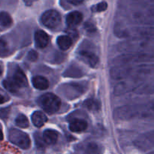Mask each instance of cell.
Masks as SVG:
<instances>
[{"instance_id": "cell-3", "label": "cell", "mask_w": 154, "mask_h": 154, "mask_svg": "<svg viewBox=\"0 0 154 154\" xmlns=\"http://www.w3.org/2000/svg\"><path fill=\"white\" fill-rule=\"evenodd\" d=\"M154 49V39L148 38L134 37L117 45V50L123 54L146 52Z\"/></svg>"}, {"instance_id": "cell-4", "label": "cell", "mask_w": 154, "mask_h": 154, "mask_svg": "<svg viewBox=\"0 0 154 154\" xmlns=\"http://www.w3.org/2000/svg\"><path fill=\"white\" fill-rule=\"evenodd\" d=\"M153 62L154 52L146 51V52L123 54L116 57L113 63L116 66H120V65L128 64H145V63H153Z\"/></svg>"}, {"instance_id": "cell-17", "label": "cell", "mask_w": 154, "mask_h": 154, "mask_svg": "<svg viewBox=\"0 0 154 154\" xmlns=\"http://www.w3.org/2000/svg\"><path fill=\"white\" fill-rule=\"evenodd\" d=\"M70 131L73 132H84L87 128V123L84 120L75 119L70 123L69 126Z\"/></svg>"}, {"instance_id": "cell-36", "label": "cell", "mask_w": 154, "mask_h": 154, "mask_svg": "<svg viewBox=\"0 0 154 154\" xmlns=\"http://www.w3.org/2000/svg\"><path fill=\"white\" fill-rule=\"evenodd\" d=\"M2 73H3V68L2 66V65L0 64V76L2 75Z\"/></svg>"}, {"instance_id": "cell-14", "label": "cell", "mask_w": 154, "mask_h": 154, "mask_svg": "<svg viewBox=\"0 0 154 154\" xmlns=\"http://www.w3.org/2000/svg\"><path fill=\"white\" fill-rule=\"evenodd\" d=\"M132 92L139 95L154 94V81H140L136 84Z\"/></svg>"}, {"instance_id": "cell-21", "label": "cell", "mask_w": 154, "mask_h": 154, "mask_svg": "<svg viewBox=\"0 0 154 154\" xmlns=\"http://www.w3.org/2000/svg\"><path fill=\"white\" fill-rule=\"evenodd\" d=\"M13 23L11 17L5 11L0 12V30H4L11 26Z\"/></svg>"}, {"instance_id": "cell-24", "label": "cell", "mask_w": 154, "mask_h": 154, "mask_svg": "<svg viewBox=\"0 0 154 154\" xmlns=\"http://www.w3.org/2000/svg\"><path fill=\"white\" fill-rule=\"evenodd\" d=\"M11 54L10 46L8 45V42L6 40L5 38H0V57H8Z\"/></svg>"}, {"instance_id": "cell-7", "label": "cell", "mask_w": 154, "mask_h": 154, "mask_svg": "<svg viewBox=\"0 0 154 154\" xmlns=\"http://www.w3.org/2000/svg\"><path fill=\"white\" fill-rule=\"evenodd\" d=\"M39 105L48 114H54L60 110L61 100L53 93H45L38 99Z\"/></svg>"}, {"instance_id": "cell-10", "label": "cell", "mask_w": 154, "mask_h": 154, "mask_svg": "<svg viewBox=\"0 0 154 154\" xmlns=\"http://www.w3.org/2000/svg\"><path fill=\"white\" fill-rule=\"evenodd\" d=\"M41 20L45 26L49 29H55L61 23V16L57 11L48 10L43 13Z\"/></svg>"}, {"instance_id": "cell-32", "label": "cell", "mask_w": 154, "mask_h": 154, "mask_svg": "<svg viewBox=\"0 0 154 154\" xmlns=\"http://www.w3.org/2000/svg\"><path fill=\"white\" fill-rule=\"evenodd\" d=\"M66 2L73 5H79L84 2V0H66Z\"/></svg>"}, {"instance_id": "cell-11", "label": "cell", "mask_w": 154, "mask_h": 154, "mask_svg": "<svg viewBox=\"0 0 154 154\" xmlns=\"http://www.w3.org/2000/svg\"><path fill=\"white\" fill-rule=\"evenodd\" d=\"M135 145L142 150L154 148V130L142 134L135 141Z\"/></svg>"}, {"instance_id": "cell-22", "label": "cell", "mask_w": 154, "mask_h": 154, "mask_svg": "<svg viewBox=\"0 0 154 154\" xmlns=\"http://www.w3.org/2000/svg\"><path fill=\"white\" fill-rule=\"evenodd\" d=\"M57 43L59 48L62 51H66L69 49L72 45V40L70 37L67 35L59 36L57 39Z\"/></svg>"}, {"instance_id": "cell-9", "label": "cell", "mask_w": 154, "mask_h": 154, "mask_svg": "<svg viewBox=\"0 0 154 154\" xmlns=\"http://www.w3.org/2000/svg\"><path fill=\"white\" fill-rule=\"evenodd\" d=\"M8 139L12 144L23 150H27L31 145V141L29 135L19 129H10L8 132Z\"/></svg>"}, {"instance_id": "cell-23", "label": "cell", "mask_w": 154, "mask_h": 154, "mask_svg": "<svg viewBox=\"0 0 154 154\" xmlns=\"http://www.w3.org/2000/svg\"><path fill=\"white\" fill-rule=\"evenodd\" d=\"M84 72L80 68L75 66H71L65 71L63 75L68 78H81L83 76Z\"/></svg>"}, {"instance_id": "cell-12", "label": "cell", "mask_w": 154, "mask_h": 154, "mask_svg": "<svg viewBox=\"0 0 154 154\" xmlns=\"http://www.w3.org/2000/svg\"><path fill=\"white\" fill-rule=\"evenodd\" d=\"M103 149L100 144L96 142H90L78 147L74 154H102Z\"/></svg>"}, {"instance_id": "cell-13", "label": "cell", "mask_w": 154, "mask_h": 154, "mask_svg": "<svg viewBox=\"0 0 154 154\" xmlns=\"http://www.w3.org/2000/svg\"><path fill=\"white\" fill-rule=\"evenodd\" d=\"M78 57L81 60L88 65L89 66L92 68H95L98 66L99 64V57L90 51H87V50H83L78 52Z\"/></svg>"}, {"instance_id": "cell-6", "label": "cell", "mask_w": 154, "mask_h": 154, "mask_svg": "<svg viewBox=\"0 0 154 154\" xmlns=\"http://www.w3.org/2000/svg\"><path fill=\"white\" fill-rule=\"evenodd\" d=\"M115 32L120 37H129L131 35H134L135 37L148 38L154 39L153 26H138L128 29L119 26L116 28Z\"/></svg>"}, {"instance_id": "cell-26", "label": "cell", "mask_w": 154, "mask_h": 154, "mask_svg": "<svg viewBox=\"0 0 154 154\" xmlns=\"http://www.w3.org/2000/svg\"><path fill=\"white\" fill-rule=\"evenodd\" d=\"M134 4L147 10H154V0H130Z\"/></svg>"}, {"instance_id": "cell-1", "label": "cell", "mask_w": 154, "mask_h": 154, "mask_svg": "<svg viewBox=\"0 0 154 154\" xmlns=\"http://www.w3.org/2000/svg\"><path fill=\"white\" fill-rule=\"evenodd\" d=\"M114 118L119 120H154V99L145 102L127 105L114 110Z\"/></svg>"}, {"instance_id": "cell-37", "label": "cell", "mask_w": 154, "mask_h": 154, "mask_svg": "<svg viewBox=\"0 0 154 154\" xmlns=\"http://www.w3.org/2000/svg\"><path fill=\"white\" fill-rule=\"evenodd\" d=\"M148 154H154V151H153V152H150V153H149Z\"/></svg>"}, {"instance_id": "cell-20", "label": "cell", "mask_w": 154, "mask_h": 154, "mask_svg": "<svg viewBox=\"0 0 154 154\" xmlns=\"http://www.w3.org/2000/svg\"><path fill=\"white\" fill-rule=\"evenodd\" d=\"M58 132L53 129H47L43 132V139L45 144L52 145L56 144L58 140Z\"/></svg>"}, {"instance_id": "cell-8", "label": "cell", "mask_w": 154, "mask_h": 154, "mask_svg": "<svg viewBox=\"0 0 154 154\" xmlns=\"http://www.w3.org/2000/svg\"><path fill=\"white\" fill-rule=\"evenodd\" d=\"M87 87L84 84L69 83L59 87L58 91L67 99H74L81 96L87 90Z\"/></svg>"}, {"instance_id": "cell-35", "label": "cell", "mask_w": 154, "mask_h": 154, "mask_svg": "<svg viewBox=\"0 0 154 154\" xmlns=\"http://www.w3.org/2000/svg\"><path fill=\"white\" fill-rule=\"evenodd\" d=\"M3 138H4V136H3V133H2V131L0 129V141H2V140H3Z\"/></svg>"}, {"instance_id": "cell-30", "label": "cell", "mask_w": 154, "mask_h": 154, "mask_svg": "<svg viewBox=\"0 0 154 154\" xmlns=\"http://www.w3.org/2000/svg\"><path fill=\"white\" fill-rule=\"evenodd\" d=\"M27 58H28L29 60L30 61H35L38 58V54L36 51H30L28 53V55H27Z\"/></svg>"}, {"instance_id": "cell-27", "label": "cell", "mask_w": 154, "mask_h": 154, "mask_svg": "<svg viewBox=\"0 0 154 154\" xmlns=\"http://www.w3.org/2000/svg\"><path fill=\"white\" fill-rule=\"evenodd\" d=\"M15 123H16L17 126L20 128H23V129L27 128L29 126V120L23 114H19L16 117V119H15Z\"/></svg>"}, {"instance_id": "cell-16", "label": "cell", "mask_w": 154, "mask_h": 154, "mask_svg": "<svg viewBox=\"0 0 154 154\" xmlns=\"http://www.w3.org/2000/svg\"><path fill=\"white\" fill-rule=\"evenodd\" d=\"M83 20V15L79 11L70 12L66 16V24L69 27H75L79 25Z\"/></svg>"}, {"instance_id": "cell-31", "label": "cell", "mask_w": 154, "mask_h": 154, "mask_svg": "<svg viewBox=\"0 0 154 154\" xmlns=\"http://www.w3.org/2000/svg\"><path fill=\"white\" fill-rule=\"evenodd\" d=\"M9 111H10L9 108H0V117L2 119L7 118L9 114Z\"/></svg>"}, {"instance_id": "cell-28", "label": "cell", "mask_w": 154, "mask_h": 154, "mask_svg": "<svg viewBox=\"0 0 154 154\" xmlns=\"http://www.w3.org/2000/svg\"><path fill=\"white\" fill-rule=\"evenodd\" d=\"M107 8H108V4L105 2H102L93 6L91 9L93 12H102L106 10Z\"/></svg>"}, {"instance_id": "cell-2", "label": "cell", "mask_w": 154, "mask_h": 154, "mask_svg": "<svg viewBox=\"0 0 154 154\" xmlns=\"http://www.w3.org/2000/svg\"><path fill=\"white\" fill-rule=\"evenodd\" d=\"M154 73V66L148 64H128L112 68L110 75L114 80L140 81L144 77Z\"/></svg>"}, {"instance_id": "cell-29", "label": "cell", "mask_w": 154, "mask_h": 154, "mask_svg": "<svg viewBox=\"0 0 154 154\" xmlns=\"http://www.w3.org/2000/svg\"><path fill=\"white\" fill-rule=\"evenodd\" d=\"M35 144L37 147L40 150H43L45 148V141L43 139V137L42 138L38 133L35 134Z\"/></svg>"}, {"instance_id": "cell-5", "label": "cell", "mask_w": 154, "mask_h": 154, "mask_svg": "<svg viewBox=\"0 0 154 154\" xmlns=\"http://www.w3.org/2000/svg\"><path fill=\"white\" fill-rule=\"evenodd\" d=\"M2 85L8 91L11 93H16L18 90L28 85V81L22 69L17 66L11 78L4 80Z\"/></svg>"}, {"instance_id": "cell-25", "label": "cell", "mask_w": 154, "mask_h": 154, "mask_svg": "<svg viewBox=\"0 0 154 154\" xmlns=\"http://www.w3.org/2000/svg\"><path fill=\"white\" fill-rule=\"evenodd\" d=\"M84 106L91 111H98L101 108L100 102L94 99H87L84 102Z\"/></svg>"}, {"instance_id": "cell-33", "label": "cell", "mask_w": 154, "mask_h": 154, "mask_svg": "<svg viewBox=\"0 0 154 154\" xmlns=\"http://www.w3.org/2000/svg\"><path fill=\"white\" fill-rule=\"evenodd\" d=\"M23 2L25 3L26 5L30 6V5H32L35 2L37 1V0H23Z\"/></svg>"}, {"instance_id": "cell-34", "label": "cell", "mask_w": 154, "mask_h": 154, "mask_svg": "<svg viewBox=\"0 0 154 154\" xmlns=\"http://www.w3.org/2000/svg\"><path fill=\"white\" fill-rule=\"evenodd\" d=\"M6 102V99L2 96V95H0V105L1 104L5 103Z\"/></svg>"}, {"instance_id": "cell-15", "label": "cell", "mask_w": 154, "mask_h": 154, "mask_svg": "<svg viewBox=\"0 0 154 154\" xmlns=\"http://www.w3.org/2000/svg\"><path fill=\"white\" fill-rule=\"evenodd\" d=\"M50 42V38L45 32L38 30L35 33V43L37 48H45L48 46Z\"/></svg>"}, {"instance_id": "cell-19", "label": "cell", "mask_w": 154, "mask_h": 154, "mask_svg": "<svg viewBox=\"0 0 154 154\" xmlns=\"http://www.w3.org/2000/svg\"><path fill=\"white\" fill-rule=\"evenodd\" d=\"M32 84L35 88L39 90H45L49 87V82L48 79L40 75L33 77L32 78Z\"/></svg>"}, {"instance_id": "cell-18", "label": "cell", "mask_w": 154, "mask_h": 154, "mask_svg": "<svg viewBox=\"0 0 154 154\" xmlns=\"http://www.w3.org/2000/svg\"><path fill=\"white\" fill-rule=\"evenodd\" d=\"M31 120L32 122L33 125L38 128H40L43 126L48 121L46 115L42 111H35L31 116Z\"/></svg>"}]
</instances>
